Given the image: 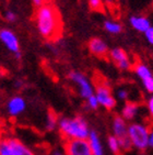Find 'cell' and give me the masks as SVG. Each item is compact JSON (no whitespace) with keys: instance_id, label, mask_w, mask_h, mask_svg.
Masks as SVG:
<instances>
[{"instance_id":"obj_1","label":"cell","mask_w":153,"mask_h":155,"mask_svg":"<svg viewBox=\"0 0 153 155\" xmlns=\"http://www.w3.org/2000/svg\"><path fill=\"white\" fill-rule=\"evenodd\" d=\"M35 23L38 33L46 40L57 39L61 32V21L54 6L43 3L36 10Z\"/></svg>"},{"instance_id":"obj_2","label":"cell","mask_w":153,"mask_h":155,"mask_svg":"<svg viewBox=\"0 0 153 155\" xmlns=\"http://www.w3.org/2000/svg\"><path fill=\"white\" fill-rule=\"evenodd\" d=\"M58 128L59 132L67 141L88 140L90 131H91L86 120L80 116L59 119Z\"/></svg>"},{"instance_id":"obj_3","label":"cell","mask_w":153,"mask_h":155,"mask_svg":"<svg viewBox=\"0 0 153 155\" xmlns=\"http://www.w3.org/2000/svg\"><path fill=\"white\" fill-rule=\"evenodd\" d=\"M149 129L141 123H131L128 125V137L133 146L139 151H144L148 147V137H149Z\"/></svg>"},{"instance_id":"obj_4","label":"cell","mask_w":153,"mask_h":155,"mask_svg":"<svg viewBox=\"0 0 153 155\" xmlns=\"http://www.w3.org/2000/svg\"><path fill=\"white\" fill-rule=\"evenodd\" d=\"M112 129H113V135L118 139L121 150L128 151V150H130L133 147L131 141H130L129 137H128V125L126 123V120L123 117L120 116L115 117L114 119H113Z\"/></svg>"},{"instance_id":"obj_5","label":"cell","mask_w":153,"mask_h":155,"mask_svg":"<svg viewBox=\"0 0 153 155\" xmlns=\"http://www.w3.org/2000/svg\"><path fill=\"white\" fill-rule=\"evenodd\" d=\"M0 42L10 53L14 55L17 60H21L22 53H21L20 41L14 31L8 28H1L0 29Z\"/></svg>"},{"instance_id":"obj_6","label":"cell","mask_w":153,"mask_h":155,"mask_svg":"<svg viewBox=\"0 0 153 155\" xmlns=\"http://www.w3.org/2000/svg\"><path fill=\"white\" fill-rule=\"evenodd\" d=\"M68 78L70 79L72 83L78 86L80 96L83 99H88L90 96L94 95V89H93V85L90 81L86 75L80 72H70L68 75Z\"/></svg>"},{"instance_id":"obj_7","label":"cell","mask_w":153,"mask_h":155,"mask_svg":"<svg viewBox=\"0 0 153 155\" xmlns=\"http://www.w3.org/2000/svg\"><path fill=\"white\" fill-rule=\"evenodd\" d=\"M94 95L96 96L100 106H103L105 109L112 110L116 106V99L113 96L109 85L105 81H101V83L96 84Z\"/></svg>"},{"instance_id":"obj_8","label":"cell","mask_w":153,"mask_h":155,"mask_svg":"<svg viewBox=\"0 0 153 155\" xmlns=\"http://www.w3.org/2000/svg\"><path fill=\"white\" fill-rule=\"evenodd\" d=\"M66 155H92L88 140H70L65 144Z\"/></svg>"},{"instance_id":"obj_9","label":"cell","mask_w":153,"mask_h":155,"mask_svg":"<svg viewBox=\"0 0 153 155\" xmlns=\"http://www.w3.org/2000/svg\"><path fill=\"white\" fill-rule=\"evenodd\" d=\"M109 57L112 58L113 62L116 64L118 68L121 71H128L131 67V61H130L128 54L126 53L124 48H115L112 51L108 52Z\"/></svg>"},{"instance_id":"obj_10","label":"cell","mask_w":153,"mask_h":155,"mask_svg":"<svg viewBox=\"0 0 153 155\" xmlns=\"http://www.w3.org/2000/svg\"><path fill=\"white\" fill-rule=\"evenodd\" d=\"M7 112L10 117H19L27 109V101L22 96H13L7 101Z\"/></svg>"},{"instance_id":"obj_11","label":"cell","mask_w":153,"mask_h":155,"mask_svg":"<svg viewBox=\"0 0 153 155\" xmlns=\"http://www.w3.org/2000/svg\"><path fill=\"white\" fill-rule=\"evenodd\" d=\"M7 144L12 155H35V153L17 137H6Z\"/></svg>"},{"instance_id":"obj_12","label":"cell","mask_w":153,"mask_h":155,"mask_svg":"<svg viewBox=\"0 0 153 155\" xmlns=\"http://www.w3.org/2000/svg\"><path fill=\"white\" fill-rule=\"evenodd\" d=\"M89 50L93 55L98 57L106 56V54L108 53V46L100 38H93L89 42Z\"/></svg>"},{"instance_id":"obj_13","label":"cell","mask_w":153,"mask_h":155,"mask_svg":"<svg viewBox=\"0 0 153 155\" xmlns=\"http://www.w3.org/2000/svg\"><path fill=\"white\" fill-rule=\"evenodd\" d=\"M88 142L89 145H90V149H91L92 155H105L103 144L101 142L100 135H98V133L96 131H94V130L90 131Z\"/></svg>"},{"instance_id":"obj_14","label":"cell","mask_w":153,"mask_h":155,"mask_svg":"<svg viewBox=\"0 0 153 155\" xmlns=\"http://www.w3.org/2000/svg\"><path fill=\"white\" fill-rule=\"evenodd\" d=\"M129 23L133 29L141 33H144L151 27L150 20L144 15H133L129 19Z\"/></svg>"},{"instance_id":"obj_15","label":"cell","mask_w":153,"mask_h":155,"mask_svg":"<svg viewBox=\"0 0 153 155\" xmlns=\"http://www.w3.org/2000/svg\"><path fill=\"white\" fill-rule=\"evenodd\" d=\"M139 112V104L136 102H127L121 110V117L126 121H130L136 118Z\"/></svg>"},{"instance_id":"obj_16","label":"cell","mask_w":153,"mask_h":155,"mask_svg":"<svg viewBox=\"0 0 153 155\" xmlns=\"http://www.w3.org/2000/svg\"><path fill=\"white\" fill-rule=\"evenodd\" d=\"M133 71H135V74L137 75L142 81H145V79H148L149 77L152 76V73H151L150 68H149L145 64H142V63L136 64Z\"/></svg>"},{"instance_id":"obj_17","label":"cell","mask_w":153,"mask_h":155,"mask_svg":"<svg viewBox=\"0 0 153 155\" xmlns=\"http://www.w3.org/2000/svg\"><path fill=\"white\" fill-rule=\"evenodd\" d=\"M58 117L54 111H49L46 117V121H45V128L47 131H54L55 129L58 127Z\"/></svg>"},{"instance_id":"obj_18","label":"cell","mask_w":153,"mask_h":155,"mask_svg":"<svg viewBox=\"0 0 153 155\" xmlns=\"http://www.w3.org/2000/svg\"><path fill=\"white\" fill-rule=\"evenodd\" d=\"M104 29L111 34H119L123 31L121 24L112 20H106L104 22Z\"/></svg>"},{"instance_id":"obj_19","label":"cell","mask_w":153,"mask_h":155,"mask_svg":"<svg viewBox=\"0 0 153 155\" xmlns=\"http://www.w3.org/2000/svg\"><path fill=\"white\" fill-rule=\"evenodd\" d=\"M107 145H108V149L112 151V153L114 154H118L120 152V144H119V141L116 137L114 135H109L108 139H107Z\"/></svg>"},{"instance_id":"obj_20","label":"cell","mask_w":153,"mask_h":155,"mask_svg":"<svg viewBox=\"0 0 153 155\" xmlns=\"http://www.w3.org/2000/svg\"><path fill=\"white\" fill-rule=\"evenodd\" d=\"M86 100V106H88L89 109H91V110H95L97 108L100 107V104H98V100H97L96 96L95 95H92L90 96Z\"/></svg>"},{"instance_id":"obj_21","label":"cell","mask_w":153,"mask_h":155,"mask_svg":"<svg viewBox=\"0 0 153 155\" xmlns=\"http://www.w3.org/2000/svg\"><path fill=\"white\" fill-rule=\"evenodd\" d=\"M3 18H5V20L7 22L13 23V22L18 20V15L14 11H12V10H6V11L3 12Z\"/></svg>"},{"instance_id":"obj_22","label":"cell","mask_w":153,"mask_h":155,"mask_svg":"<svg viewBox=\"0 0 153 155\" xmlns=\"http://www.w3.org/2000/svg\"><path fill=\"white\" fill-rule=\"evenodd\" d=\"M0 155H12L6 139H0Z\"/></svg>"},{"instance_id":"obj_23","label":"cell","mask_w":153,"mask_h":155,"mask_svg":"<svg viewBox=\"0 0 153 155\" xmlns=\"http://www.w3.org/2000/svg\"><path fill=\"white\" fill-rule=\"evenodd\" d=\"M143 83V87L144 89L147 90L148 93L150 94H153V75L151 76V77H149L148 79H145V81H142Z\"/></svg>"},{"instance_id":"obj_24","label":"cell","mask_w":153,"mask_h":155,"mask_svg":"<svg viewBox=\"0 0 153 155\" xmlns=\"http://www.w3.org/2000/svg\"><path fill=\"white\" fill-rule=\"evenodd\" d=\"M89 6L92 10H102V7H103V3H102V0H89Z\"/></svg>"},{"instance_id":"obj_25","label":"cell","mask_w":153,"mask_h":155,"mask_svg":"<svg viewBox=\"0 0 153 155\" xmlns=\"http://www.w3.org/2000/svg\"><path fill=\"white\" fill-rule=\"evenodd\" d=\"M144 36H145L147 41L149 42L151 45H153V25H151V27L144 32Z\"/></svg>"},{"instance_id":"obj_26","label":"cell","mask_w":153,"mask_h":155,"mask_svg":"<svg viewBox=\"0 0 153 155\" xmlns=\"http://www.w3.org/2000/svg\"><path fill=\"white\" fill-rule=\"evenodd\" d=\"M117 96L118 98L121 99V100H126V99L129 98V91L125 88H120V89L117 91Z\"/></svg>"},{"instance_id":"obj_27","label":"cell","mask_w":153,"mask_h":155,"mask_svg":"<svg viewBox=\"0 0 153 155\" xmlns=\"http://www.w3.org/2000/svg\"><path fill=\"white\" fill-rule=\"evenodd\" d=\"M147 108H148V111H149V114L153 117V95L150 96L147 100Z\"/></svg>"},{"instance_id":"obj_28","label":"cell","mask_w":153,"mask_h":155,"mask_svg":"<svg viewBox=\"0 0 153 155\" xmlns=\"http://www.w3.org/2000/svg\"><path fill=\"white\" fill-rule=\"evenodd\" d=\"M148 146L153 147V131L149 133V137H148Z\"/></svg>"},{"instance_id":"obj_29","label":"cell","mask_w":153,"mask_h":155,"mask_svg":"<svg viewBox=\"0 0 153 155\" xmlns=\"http://www.w3.org/2000/svg\"><path fill=\"white\" fill-rule=\"evenodd\" d=\"M32 2H33V5H34V6L39 7V6H42V5H43L44 0H32Z\"/></svg>"},{"instance_id":"obj_30","label":"cell","mask_w":153,"mask_h":155,"mask_svg":"<svg viewBox=\"0 0 153 155\" xmlns=\"http://www.w3.org/2000/svg\"><path fill=\"white\" fill-rule=\"evenodd\" d=\"M52 155H66V154L62 152V151H60V150H55V151L52 153Z\"/></svg>"},{"instance_id":"obj_31","label":"cell","mask_w":153,"mask_h":155,"mask_svg":"<svg viewBox=\"0 0 153 155\" xmlns=\"http://www.w3.org/2000/svg\"><path fill=\"white\" fill-rule=\"evenodd\" d=\"M14 85H15V87H17V88H21V87H22V85H23V83H22L21 81H17L14 83Z\"/></svg>"}]
</instances>
